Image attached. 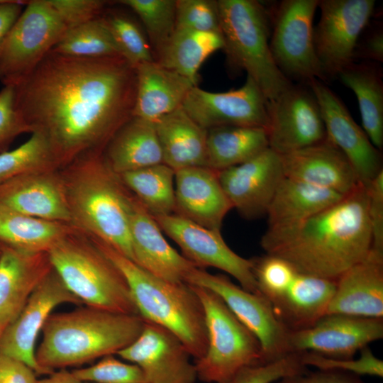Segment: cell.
I'll return each mask as SVG.
<instances>
[{"instance_id":"33","label":"cell","mask_w":383,"mask_h":383,"mask_svg":"<svg viewBox=\"0 0 383 383\" xmlns=\"http://www.w3.org/2000/svg\"><path fill=\"white\" fill-rule=\"evenodd\" d=\"M65 223L30 216L0 204V243L28 252H48L70 234Z\"/></svg>"},{"instance_id":"19","label":"cell","mask_w":383,"mask_h":383,"mask_svg":"<svg viewBox=\"0 0 383 383\" xmlns=\"http://www.w3.org/2000/svg\"><path fill=\"white\" fill-rule=\"evenodd\" d=\"M116 356L138 366L148 383H194L195 365L180 340L170 331L145 321L138 337Z\"/></svg>"},{"instance_id":"31","label":"cell","mask_w":383,"mask_h":383,"mask_svg":"<svg viewBox=\"0 0 383 383\" xmlns=\"http://www.w3.org/2000/svg\"><path fill=\"white\" fill-rule=\"evenodd\" d=\"M104 160L116 174L163 163L155 123L133 116L107 145Z\"/></svg>"},{"instance_id":"36","label":"cell","mask_w":383,"mask_h":383,"mask_svg":"<svg viewBox=\"0 0 383 383\" xmlns=\"http://www.w3.org/2000/svg\"><path fill=\"white\" fill-rule=\"evenodd\" d=\"M117 175L153 217L174 213L175 171L172 168L161 163Z\"/></svg>"},{"instance_id":"12","label":"cell","mask_w":383,"mask_h":383,"mask_svg":"<svg viewBox=\"0 0 383 383\" xmlns=\"http://www.w3.org/2000/svg\"><path fill=\"white\" fill-rule=\"evenodd\" d=\"M374 6V0H318L321 17L313 41L328 82L355 62L356 46Z\"/></svg>"},{"instance_id":"29","label":"cell","mask_w":383,"mask_h":383,"mask_svg":"<svg viewBox=\"0 0 383 383\" xmlns=\"http://www.w3.org/2000/svg\"><path fill=\"white\" fill-rule=\"evenodd\" d=\"M345 195L284 177L269 205L267 235L282 233L336 203Z\"/></svg>"},{"instance_id":"6","label":"cell","mask_w":383,"mask_h":383,"mask_svg":"<svg viewBox=\"0 0 383 383\" xmlns=\"http://www.w3.org/2000/svg\"><path fill=\"white\" fill-rule=\"evenodd\" d=\"M221 35L230 63L243 70L267 101L292 85L277 66L270 48V19L255 0H218Z\"/></svg>"},{"instance_id":"5","label":"cell","mask_w":383,"mask_h":383,"mask_svg":"<svg viewBox=\"0 0 383 383\" xmlns=\"http://www.w3.org/2000/svg\"><path fill=\"white\" fill-rule=\"evenodd\" d=\"M93 242L124 277L138 315L170 331L192 357L200 359L207 347L205 316L191 285L155 277L106 243L94 238Z\"/></svg>"},{"instance_id":"35","label":"cell","mask_w":383,"mask_h":383,"mask_svg":"<svg viewBox=\"0 0 383 383\" xmlns=\"http://www.w3.org/2000/svg\"><path fill=\"white\" fill-rule=\"evenodd\" d=\"M223 48L220 34L176 28L155 62L197 84L201 65L213 52Z\"/></svg>"},{"instance_id":"15","label":"cell","mask_w":383,"mask_h":383,"mask_svg":"<svg viewBox=\"0 0 383 383\" xmlns=\"http://www.w3.org/2000/svg\"><path fill=\"white\" fill-rule=\"evenodd\" d=\"M383 338V318L326 314L313 326L288 333L289 353L310 352L334 359L353 358Z\"/></svg>"},{"instance_id":"26","label":"cell","mask_w":383,"mask_h":383,"mask_svg":"<svg viewBox=\"0 0 383 383\" xmlns=\"http://www.w3.org/2000/svg\"><path fill=\"white\" fill-rule=\"evenodd\" d=\"M52 270L47 252L4 247L0 255V337Z\"/></svg>"},{"instance_id":"39","label":"cell","mask_w":383,"mask_h":383,"mask_svg":"<svg viewBox=\"0 0 383 383\" xmlns=\"http://www.w3.org/2000/svg\"><path fill=\"white\" fill-rule=\"evenodd\" d=\"M57 165L46 137L33 132L18 148L0 152V184L29 173L51 170Z\"/></svg>"},{"instance_id":"37","label":"cell","mask_w":383,"mask_h":383,"mask_svg":"<svg viewBox=\"0 0 383 383\" xmlns=\"http://www.w3.org/2000/svg\"><path fill=\"white\" fill-rule=\"evenodd\" d=\"M51 50L78 57H122L110 32L99 17L67 29Z\"/></svg>"},{"instance_id":"46","label":"cell","mask_w":383,"mask_h":383,"mask_svg":"<svg viewBox=\"0 0 383 383\" xmlns=\"http://www.w3.org/2000/svg\"><path fill=\"white\" fill-rule=\"evenodd\" d=\"M67 29L99 17L106 1L101 0H48Z\"/></svg>"},{"instance_id":"32","label":"cell","mask_w":383,"mask_h":383,"mask_svg":"<svg viewBox=\"0 0 383 383\" xmlns=\"http://www.w3.org/2000/svg\"><path fill=\"white\" fill-rule=\"evenodd\" d=\"M379 63L355 62L338 74L340 82L355 94L361 115L362 129L374 146L383 148V81Z\"/></svg>"},{"instance_id":"52","label":"cell","mask_w":383,"mask_h":383,"mask_svg":"<svg viewBox=\"0 0 383 383\" xmlns=\"http://www.w3.org/2000/svg\"><path fill=\"white\" fill-rule=\"evenodd\" d=\"M26 4L23 1L0 0V57L8 33Z\"/></svg>"},{"instance_id":"28","label":"cell","mask_w":383,"mask_h":383,"mask_svg":"<svg viewBox=\"0 0 383 383\" xmlns=\"http://www.w3.org/2000/svg\"><path fill=\"white\" fill-rule=\"evenodd\" d=\"M135 69L137 86L133 116L154 123L182 106L189 91L197 86L155 61L141 63Z\"/></svg>"},{"instance_id":"20","label":"cell","mask_w":383,"mask_h":383,"mask_svg":"<svg viewBox=\"0 0 383 383\" xmlns=\"http://www.w3.org/2000/svg\"><path fill=\"white\" fill-rule=\"evenodd\" d=\"M284 177L282 156L270 148L245 162L218 171L233 209L247 219L266 215Z\"/></svg>"},{"instance_id":"34","label":"cell","mask_w":383,"mask_h":383,"mask_svg":"<svg viewBox=\"0 0 383 383\" xmlns=\"http://www.w3.org/2000/svg\"><path fill=\"white\" fill-rule=\"evenodd\" d=\"M268 148L265 128H213L207 130V167L221 171L245 162Z\"/></svg>"},{"instance_id":"1","label":"cell","mask_w":383,"mask_h":383,"mask_svg":"<svg viewBox=\"0 0 383 383\" xmlns=\"http://www.w3.org/2000/svg\"><path fill=\"white\" fill-rule=\"evenodd\" d=\"M135 69L121 56L78 57L50 50L15 87L28 132L48 139L57 164L100 152L132 117Z\"/></svg>"},{"instance_id":"41","label":"cell","mask_w":383,"mask_h":383,"mask_svg":"<svg viewBox=\"0 0 383 383\" xmlns=\"http://www.w3.org/2000/svg\"><path fill=\"white\" fill-rule=\"evenodd\" d=\"M252 261L258 291L268 301L278 296L298 272L289 262L274 255L265 254Z\"/></svg>"},{"instance_id":"30","label":"cell","mask_w":383,"mask_h":383,"mask_svg":"<svg viewBox=\"0 0 383 383\" xmlns=\"http://www.w3.org/2000/svg\"><path fill=\"white\" fill-rule=\"evenodd\" d=\"M163 163L174 171L207 167V130L182 106L155 122Z\"/></svg>"},{"instance_id":"14","label":"cell","mask_w":383,"mask_h":383,"mask_svg":"<svg viewBox=\"0 0 383 383\" xmlns=\"http://www.w3.org/2000/svg\"><path fill=\"white\" fill-rule=\"evenodd\" d=\"M153 218L162 231L179 245L182 255L196 267L221 270L234 277L243 289L260 293L252 258H244L232 250L221 231L204 228L176 214Z\"/></svg>"},{"instance_id":"24","label":"cell","mask_w":383,"mask_h":383,"mask_svg":"<svg viewBox=\"0 0 383 383\" xmlns=\"http://www.w3.org/2000/svg\"><path fill=\"white\" fill-rule=\"evenodd\" d=\"M331 313L383 318V250L371 248L339 277L326 314Z\"/></svg>"},{"instance_id":"42","label":"cell","mask_w":383,"mask_h":383,"mask_svg":"<svg viewBox=\"0 0 383 383\" xmlns=\"http://www.w3.org/2000/svg\"><path fill=\"white\" fill-rule=\"evenodd\" d=\"M72 372L82 380L96 383H148L138 366L115 355L104 357L91 366Z\"/></svg>"},{"instance_id":"17","label":"cell","mask_w":383,"mask_h":383,"mask_svg":"<svg viewBox=\"0 0 383 383\" xmlns=\"http://www.w3.org/2000/svg\"><path fill=\"white\" fill-rule=\"evenodd\" d=\"M63 304H82L52 269L1 335L0 351L26 363L36 374H47L36 360V341L53 310Z\"/></svg>"},{"instance_id":"23","label":"cell","mask_w":383,"mask_h":383,"mask_svg":"<svg viewBox=\"0 0 383 383\" xmlns=\"http://www.w3.org/2000/svg\"><path fill=\"white\" fill-rule=\"evenodd\" d=\"M284 177L346 195L360 183L345 155L327 138L281 155Z\"/></svg>"},{"instance_id":"4","label":"cell","mask_w":383,"mask_h":383,"mask_svg":"<svg viewBox=\"0 0 383 383\" xmlns=\"http://www.w3.org/2000/svg\"><path fill=\"white\" fill-rule=\"evenodd\" d=\"M63 180L72 222L94 238L133 260L130 231L131 194L100 152L79 158Z\"/></svg>"},{"instance_id":"9","label":"cell","mask_w":383,"mask_h":383,"mask_svg":"<svg viewBox=\"0 0 383 383\" xmlns=\"http://www.w3.org/2000/svg\"><path fill=\"white\" fill-rule=\"evenodd\" d=\"M67 30L48 0L26 1L4 44L0 57L1 83L16 86L22 82Z\"/></svg>"},{"instance_id":"2","label":"cell","mask_w":383,"mask_h":383,"mask_svg":"<svg viewBox=\"0 0 383 383\" xmlns=\"http://www.w3.org/2000/svg\"><path fill=\"white\" fill-rule=\"evenodd\" d=\"M265 254L289 262L299 272L337 281L372 247L367 187L352 192L296 226L264 234Z\"/></svg>"},{"instance_id":"25","label":"cell","mask_w":383,"mask_h":383,"mask_svg":"<svg viewBox=\"0 0 383 383\" xmlns=\"http://www.w3.org/2000/svg\"><path fill=\"white\" fill-rule=\"evenodd\" d=\"M0 204L35 218L72 222L63 180L51 170L26 174L0 184Z\"/></svg>"},{"instance_id":"49","label":"cell","mask_w":383,"mask_h":383,"mask_svg":"<svg viewBox=\"0 0 383 383\" xmlns=\"http://www.w3.org/2000/svg\"><path fill=\"white\" fill-rule=\"evenodd\" d=\"M28 365L0 351V383H38Z\"/></svg>"},{"instance_id":"13","label":"cell","mask_w":383,"mask_h":383,"mask_svg":"<svg viewBox=\"0 0 383 383\" xmlns=\"http://www.w3.org/2000/svg\"><path fill=\"white\" fill-rule=\"evenodd\" d=\"M269 148L284 155L326 138L316 96L309 85H292L267 101Z\"/></svg>"},{"instance_id":"47","label":"cell","mask_w":383,"mask_h":383,"mask_svg":"<svg viewBox=\"0 0 383 383\" xmlns=\"http://www.w3.org/2000/svg\"><path fill=\"white\" fill-rule=\"evenodd\" d=\"M28 132L15 108V87L4 85L0 91V151L19 134Z\"/></svg>"},{"instance_id":"53","label":"cell","mask_w":383,"mask_h":383,"mask_svg":"<svg viewBox=\"0 0 383 383\" xmlns=\"http://www.w3.org/2000/svg\"><path fill=\"white\" fill-rule=\"evenodd\" d=\"M38 383H96L84 381L77 377L72 371L60 369L48 374L47 377L38 379Z\"/></svg>"},{"instance_id":"21","label":"cell","mask_w":383,"mask_h":383,"mask_svg":"<svg viewBox=\"0 0 383 383\" xmlns=\"http://www.w3.org/2000/svg\"><path fill=\"white\" fill-rule=\"evenodd\" d=\"M130 231L134 262L164 280L186 283L196 267L169 244L153 216L132 194Z\"/></svg>"},{"instance_id":"40","label":"cell","mask_w":383,"mask_h":383,"mask_svg":"<svg viewBox=\"0 0 383 383\" xmlns=\"http://www.w3.org/2000/svg\"><path fill=\"white\" fill-rule=\"evenodd\" d=\"M99 18L110 32L122 57L133 67L155 61L145 33L132 18L118 12H110Z\"/></svg>"},{"instance_id":"7","label":"cell","mask_w":383,"mask_h":383,"mask_svg":"<svg viewBox=\"0 0 383 383\" xmlns=\"http://www.w3.org/2000/svg\"><path fill=\"white\" fill-rule=\"evenodd\" d=\"M47 253L54 271L82 304L138 315L124 277L94 242L75 239L70 233Z\"/></svg>"},{"instance_id":"27","label":"cell","mask_w":383,"mask_h":383,"mask_svg":"<svg viewBox=\"0 0 383 383\" xmlns=\"http://www.w3.org/2000/svg\"><path fill=\"white\" fill-rule=\"evenodd\" d=\"M335 287L336 281L298 272L269 302L277 318L288 331L301 330L326 315Z\"/></svg>"},{"instance_id":"3","label":"cell","mask_w":383,"mask_h":383,"mask_svg":"<svg viewBox=\"0 0 383 383\" xmlns=\"http://www.w3.org/2000/svg\"><path fill=\"white\" fill-rule=\"evenodd\" d=\"M144 323L139 315L88 306L52 313L42 330L36 360L48 375L56 369L116 355L138 337Z\"/></svg>"},{"instance_id":"10","label":"cell","mask_w":383,"mask_h":383,"mask_svg":"<svg viewBox=\"0 0 383 383\" xmlns=\"http://www.w3.org/2000/svg\"><path fill=\"white\" fill-rule=\"evenodd\" d=\"M318 0L282 1L270 23V48L280 71L307 84L313 79L328 82L317 57L313 21Z\"/></svg>"},{"instance_id":"11","label":"cell","mask_w":383,"mask_h":383,"mask_svg":"<svg viewBox=\"0 0 383 383\" xmlns=\"http://www.w3.org/2000/svg\"><path fill=\"white\" fill-rule=\"evenodd\" d=\"M186 283L216 293L234 316L257 339L263 361L277 360L290 353L287 349L289 331L275 316L270 303L260 293H252L233 283L226 276L194 268Z\"/></svg>"},{"instance_id":"45","label":"cell","mask_w":383,"mask_h":383,"mask_svg":"<svg viewBox=\"0 0 383 383\" xmlns=\"http://www.w3.org/2000/svg\"><path fill=\"white\" fill-rule=\"evenodd\" d=\"M176 26L221 35L218 1L176 0Z\"/></svg>"},{"instance_id":"8","label":"cell","mask_w":383,"mask_h":383,"mask_svg":"<svg viewBox=\"0 0 383 383\" xmlns=\"http://www.w3.org/2000/svg\"><path fill=\"white\" fill-rule=\"evenodd\" d=\"M203 306L207 333L204 355L195 360L197 378L228 383L242 368L264 363L256 337L213 292L190 284Z\"/></svg>"},{"instance_id":"54","label":"cell","mask_w":383,"mask_h":383,"mask_svg":"<svg viewBox=\"0 0 383 383\" xmlns=\"http://www.w3.org/2000/svg\"><path fill=\"white\" fill-rule=\"evenodd\" d=\"M4 247V245H1V244L0 243V255H1V252H2V250H3Z\"/></svg>"},{"instance_id":"16","label":"cell","mask_w":383,"mask_h":383,"mask_svg":"<svg viewBox=\"0 0 383 383\" xmlns=\"http://www.w3.org/2000/svg\"><path fill=\"white\" fill-rule=\"evenodd\" d=\"M182 107L202 128L250 126L267 129V100L250 77L235 89L211 92L194 86Z\"/></svg>"},{"instance_id":"43","label":"cell","mask_w":383,"mask_h":383,"mask_svg":"<svg viewBox=\"0 0 383 383\" xmlns=\"http://www.w3.org/2000/svg\"><path fill=\"white\" fill-rule=\"evenodd\" d=\"M307 370L302 361V353H294L274 361L246 366L228 383H274Z\"/></svg>"},{"instance_id":"22","label":"cell","mask_w":383,"mask_h":383,"mask_svg":"<svg viewBox=\"0 0 383 383\" xmlns=\"http://www.w3.org/2000/svg\"><path fill=\"white\" fill-rule=\"evenodd\" d=\"M174 201L173 214L215 231H221L224 218L233 209L218 171L208 167L175 171Z\"/></svg>"},{"instance_id":"44","label":"cell","mask_w":383,"mask_h":383,"mask_svg":"<svg viewBox=\"0 0 383 383\" xmlns=\"http://www.w3.org/2000/svg\"><path fill=\"white\" fill-rule=\"evenodd\" d=\"M302 361L307 367H314L321 370H335L357 376H383V361L377 357L367 346L360 350L358 358L334 359L313 353H302Z\"/></svg>"},{"instance_id":"51","label":"cell","mask_w":383,"mask_h":383,"mask_svg":"<svg viewBox=\"0 0 383 383\" xmlns=\"http://www.w3.org/2000/svg\"><path fill=\"white\" fill-rule=\"evenodd\" d=\"M372 61L380 64L383 62V30L379 26L374 28L364 38L357 43L354 58Z\"/></svg>"},{"instance_id":"48","label":"cell","mask_w":383,"mask_h":383,"mask_svg":"<svg viewBox=\"0 0 383 383\" xmlns=\"http://www.w3.org/2000/svg\"><path fill=\"white\" fill-rule=\"evenodd\" d=\"M372 248L383 250V170L367 187Z\"/></svg>"},{"instance_id":"18","label":"cell","mask_w":383,"mask_h":383,"mask_svg":"<svg viewBox=\"0 0 383 383\" xmlns=\"http://www.w3.org/2000/svg\"><path fill=\"white\" fill-rule=\"evenodd\" d=\"M307 85L318 101L326 138L350 161L359 182L367 187L383 170L381 151L374 146L343 101L326 83L313 79Z\"/></svg>"},{"instance_id":"50","label":"cell","mask_w":383,"mask_h":383,"mask_svg":"<svg viewBox=\"0 0 383 383\" xmlns=\"http://www.w3.org/2000/svg\"><path fill=\"white\" fill-rule=\"evenodd\" d=\"M274 383H364L359 376L335 370L310 372L287 377Z\"/></svg>"},{"instance_id":"38","label":"cell","mask_w":383,"mask_h":383,"mask_svg":"<svg viewBox=\"0 0 383 383\" xmlns=\"http://www.w3.org/2000/svg\"><path fill=\"white\" fill-rule=\"evenodd\" d=\"M118 2L138 16L156 61L177 28L176 0H121Z\"/></svg>"}]
</instances>
